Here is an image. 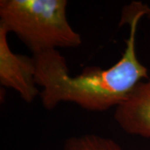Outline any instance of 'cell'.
<instances>
[{"label": "cell", "mask_w": 150, "mask_h": 150, "mask_svg": "<svg viewBox=\"0 0 150 150\" xmlns=\"http://www.w3.org/2000/svg\"><path fill=\"white\" fill-rule=\"evenodd\" d=\"M145 16L150 17V8L140 2H133L123 11L121 23L129 24V36L121 59L107 69L88 67L72 76L57 49L33 55L35 82L43 88V107L52 110L60 103L70 102L88 111L103 112L123 103L140 82L149 78L136 54L138 27Z\"/></svg>", "instance_id": "6da1fadb"}, {"label": "cell", "mask_w": 150, "mask_h": 150, "mask_svg": "<svg viewBox=\"0 0 150 150\" xmlns=\"http://www.w3.org/2000/svg\"><path fill=\"white\" fill-rule=\"evenodd\" d=\"M66 0H1L0 27L13 33L33 55L76 48L80 34L67 18Z\"/></svg>", "instance_id": "7a4b0ae2"}, {"label": "cell", "mask_w": 150, "mask_h": 150, "mask_svg": "<svg viewBox=\"0 0 150 150\" xmlns=\"http://www.w3.org/2000/svg\"><path fill=\"white\" fill-rule=\"evenodd\" d=\"M8 33L0 27V83L19 93L28 103L40 94L35 82V63L33 58L14 54L9 48Z\"/></svg>", "instance_id": "3957f363"}, {"label": "cell", "mask_w": 150, "mask_h": 150, "mask_svg": "<svg viewBox=\"0 0 150 150\" xmlns=\"http://www.w3.org/2000/svg\"><path fill=\"white\" fill-rule=\"evenodd\" d=\"M113 118L127 134L150 139V77L115 108Z\"/></svg>", "instance_id": "277c9868"}, {"label": "cell", "mask_w": 150, "mask_h": 150, "mask_svg": "<svg viewBox=\"0 0 150 150\" xmlns=\"http://www.w3.org/2000/svg\"><path fill=\"white\" fill-rule=\"evenodd\" d=\"M64 150H123L114 140L95 134L70 137L65 141Z\"/></svg>", "instance_id": "5b68a950"}]
</instances>
